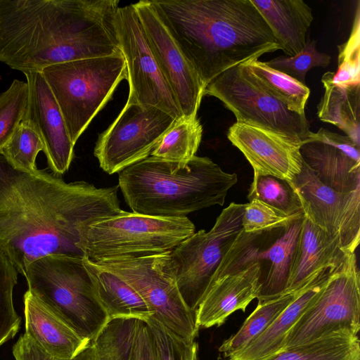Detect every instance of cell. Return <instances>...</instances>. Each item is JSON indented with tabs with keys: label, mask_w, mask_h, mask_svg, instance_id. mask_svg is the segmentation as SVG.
<instances>
[{
	"label": "cell",
	"mask_w": 360,
	"mask_h": 360,
	"mask_svg": "<svg viewBox=\"0 0 360 360\" xmlns=\"http://www.w3.org/2000/svg\"><path fill=\"white\" fill-rule=\"evenodd\" d=\"M118 188L18 169L0 153V249L23 276L45 256L83 257L77 248L82 225L122 212Z\"/></svg>",
	"instance_id": "6da1fadb"
},
{
	"label": "cell",
	"mask_w": 360,
	"mask_h": 360,
	"mask_svg": "<svg viewBox=\"0 0 360 360\" xmlns=\"http://www.w3.org/2000/svg\"><path fill=\"white\" fill-rule=\"evenodd\" d=\"M117 0H0V62L25 72L122 54Z\"/></svg>",
	"instance_id": "7a4b0ae2"
},
{
	"label": "cell",
	"mask_w": 360,
	"mask_h": 360,
	"mask_svg": "<svg viewBox=\"0 0 360 360\" xmlns=\"http://www.w3.org/2000/svg\"><path fill=\"white\" fill-rule=\"evenodd\" d=\"M151 3L205 88L223 72L280 49L251 0Z\"/></svg>",
	"instance_id": "3957f363"
},
{
	"label": "cell",
	"mask_w": 360,
	"mask_h": 360,
	"mask_svg": "<svg viewBox=\"0 0 360 360\" xmlns=\"http://www.w3.org/2000/svg\"><path fill=\"white\" fill-rule=\"evenodd\" d=\"M238 181L207 157L185 162L149 156L119 172L118 186L133 212L161 217H183L224 204Z\"/></svg>",
	"instance_id": "277c9868"
},
{
	"label": "cell",
	"mask_w": 360,
	"mask_h": 360,
	"mask_svg": "<svg viewBox=\"0 0 360 360\" xmlns=\"http://www.w3.org/2000/svg\"><path fill=\"white\" fill-rule=\"evenodd\" d=\"M195 230L187 217H161L124 210L83 224L77 248L93 262L141 257L172 250Z\"/></svg>",
	"instance_id": "5b68a950"
},
{
	"label": "cell",
	"mask_w": 360,
	"mask_h": 360,
	"mask_svg": "<svg viewBox=\"0 0 360 360\" xmlns=\"http://www.w3.org/2000/svg\"><path fill=\"white\" fill-rule=\"evenodd\" d=\"M24 277L30 292L90 342L110 321L82 257L57 255L41 257L27 266Z\"/></svg>",
	"instance_id": "8992f818"
},
{
	"label": "cell",
	"mask_w": 360,
	"mask_h": 360,
	"mask_svg": "<svg viewBox=\"0 0 360 360\" xmlns=\"http://www.w3.org/2000/svg\"><path fill=\"white\" fill-rule=\"evenodd\" d=\"M60 109L74 145L127 79L122 54L61 63L41 71Z\"/></svg>",
	"instance_id": "52a82bcc"
},
{
	"label": "cell",
	"mask_w": 360,
	"mask_h": 360,
	"mask_svg": "<svg viewBox=\"0 0 360 360\" xmlns=\"http://www.w3.org/2000/svg\"><path fill=\"white\" fill-rule=\"evenodd\" d=\"M122 278L143 298L153 318L188 343L195 341L199 327L195 311L179 290L171 251L136 258L94 262Z\"/></svg>",
	"instance_id": "ba28073f"
},
{
	"label": "cell",
	"mask_w": 360,
	"mask_h": 360,
	"mask_svg": "<svg viewBox=\"0 0 360 360\" xmlns=\"http://www.w3.org/2000/svg\"><path fill=\"white\" fill-rule=\"evenodd\" d=\"M360 329V274L349 252L287 334L283 349L337 333L357 335Z\"/></svg>",
	"instance_id": "9c48e42d"
},
{
	"label": "cell",
	"mask_w": 360,
	"mask_h": 360,
	"mask_svg": "<svg viewBox=\"0 0 360 360\" xmlns=\"http://www.w3.org/2000/svg\"><path fill=\"white\" fill-rule=\"evenodd\" d=\"M204 96L217 98L231 111L236 122L305 140L311 134L305 114L289 110L272 96L243 63L216 77Z\"/></svg>",
	"instance_id": "30bf717a"
},
{
	"label": "cell",
	"mask_w": 360,
	"mask_h": 360,
	"mask_svg": "<svg viewBox=\"0 0 360 360\" xmlns=\"http://www.w3.org/2000/svg\"><path fill=\"white\" fill-rule=\"evenodd\" d=\"M245 205L231 203L209 231L195 232L171 250L177 286L191 309L196 310L223 257L241 231Z\"/></svg>",
	"instance_id": "8fae6325"
},
{
	"label": "cell",
	"mask_w": 360,
	"mask_h": 360,
	"mask_svg": "<svg viewBox=\"0 0 360 360\" xmlns=\"http://www.w3.org/2000/svg\"><path fill=\"white\" fill-rule=\"evenodd\" d=\"M176 120L160 108L126 103L96 143L100 167L112 174L149 157Z\"/></svg>",
	"instance_id": "7c38bea8"
},
{
	"label": "cell",
	"mask_w": 360,
	"mask_h": 360,
	"mask_svg": "<svg viewBox=\"0 0 360 360\" xmlns=\"http://www.w3.org/2000/svg\"><path fill=\"white\" fill-rule=\"evenodd\" d=\"M115 26L127 65L129 86L127 103L155 107L176 120L183 117L153 55L133 4L118 8Z\"/></svg>",
	"instance_id": "4fadbf2b"
},
{
	"label": "cell",
	"mask_w": 360,
	"mask_h": 360,
	"mask_svg": "<svg viewBox=\"0 0 360 360\" xmlns=\"http://www.w3.org/2000/svg\"><path fill=\"white\" fill-rule=\"evenodd\" d=\"M292 183L304 216L338 236L345 252H355L360 241V188L350 192L335 191L321 182L304 161Z\"/></svg>",
	"instance_id": "5bb4252c"
},
{
	"label": "cell",
	"mask_w": 360,
	"mask_h": 360,
	"mask_svg": "<svg viewBox=\"0 0 360 360\" xmlns=\"http://www.w3.org/2000/svg\"><path fill=\"white\" fill-rule=\"evenodd\" d=\"M149 46L184 118L197 117L205 86L156 13L151 1L133 4Z\"/></svg>",
	"instance_id": "9a60e30c"
},
{
	"label": "cell",
	"mask_w": 360,
	"mask_h": 360,
	"mask_svg": "<svg viewBox=\"0 0 360 360\" xmlns=\"http://www.w3.org/2000/svg\"><path fill=\"white\" fill-rule=\"evenodd\" d=\"M303 217L283 229L276 240L264 248L259 245L263 232L245 233L241 229L223 257L219 271L226 274L251 262H268L269 269L262 278L258 302L270 300L287 291L291 259L301 229Z\"/></svg>",
	"instance_id": "2e32d148"
},
{
	"label": "cell",
	"mask_w": 360,
	"mask_h": 360,
	"mask_svg": "<svg viewBox=\"0 0 360 360\" xmlns=\"http://www.w3.org/2000/svg\"><path fill=\"white\" fill-rule=\"evenodd\" d=\"M28 98L22 120L37 133L49 169L61 176L69 169L74 146L60 109L41 72H25Z\"/></svg>",
	"instance_id": "e0dca14e"
},
{
	"label": "cell",
	"mask_w": 360,
	"mask_h": 360,
	"mask_svg": "<svg viewBox=\"0 0 360 360\" xmlns=\"http://www.w3.org/2000/svg\"><path fill=\"white\" fill-rule=\"evenodd\" d=\"M227 137L252 166L254 174L292 181L302 167V141L260 127L236 122Z\"/></svg>",
	"instance_id": "ac0fdd59"
},
{
	"label": "cell",
	"mask_w": 360,
	"mask_h": 360,
	"mask_svg": "<svg viewBox=\"0 0 360 360\" xmlns=\"http://www.w3.org/2000/svg\"><path fill=\"white\" fill-rule=\"evenodd\" d=\"M302 160L318 179L339 192L360 188V152L349 137L321 128L303 141Z\"/></svg>",
	"instance_id": "d6986e66"
},
{
	"label": "cell",
	"mask_w": 360,
	"mask_h": 360,
	"mask_svg": "<svg viewBox=\"0 0 360 360\" xmlns=\"http://www.w3.org/2000/svg\"><path fill=\"white\" fill-rule=\"evenodd\" d=\"M262 278V264L257 261L213 280L195 310L198 326H220L234 311H245L259 297Z\"/></svg>",
	"instance_id": "ffe728a7"
},
{
	"label": "cell",
	"mask_w": 360,
	"mask_h": 360,
	"mask_svg": "<svg viewBox=\"0 0 360 360\" xmlns=\"http://www.w3.org/2000/svg\"><path fill=\"white\" fill-rule=\"evenodd\" d=\"M347 253L338 236L328 234L304 216L291 259L287 290L302 287L326 270L335 269Z\"/></svg>",
	"instance_id": "44dd1931"
},
{
	"label": "cell",
	"mask_w": 360,
	"mask_h": 360,
	"mask_svg": "<svg viewBox=\"0 0 360 360\" xmlns=\"http://www.w3.org/2000/svg\"><path fill=\"white\" fill-rule=\"evenodd\" d=\"M23 300L24 334L51 356L70 359L91 342L28 290Z\"/></svg>",
	"instance_id": "7402d4cb"
},
{
	"label": "cell",
	"mask_w": 360,
	"mask_h": 360,
	"mask_svg": "<svg viewBox=\"0 0 360 360\" xmlns=\"http://www.w3.org/2000/svg\"><path fill=\"white\" fill-rule=\"evenodd\" d=\"M136 320H110L84 349L67 360H129ZM12 353L15 360H62L46 354L25 334L13 345Z\"/></svg>",
	"instance_id": "603a6c76"
},
{
	"label": "cell",
	"mask_w": 360,
	"mask_h": 360,
	"mask_svg": "<svg viewBox=\"0 0 360 360\" xmlns=\"http://www.w3.org/2000/svg\"><path fill=\"white\" fill-rule=\"evenodd\" d=\"M281 49L295 56L304 47L314 20L311 8L302 0H251Z\"/></svg>",
	"instance_id": "cb8c5ba5"
},
{
	"label": "cell",
	"mask_w": 360,
	"mask_h": 360,
	"mask_svg": "<svg viewBox=\"0 0 360 360\" xmlns=\"http://www.w3.org/2000/svg\"><path fill=\"white\" fill-rule=\"evenodd\" d=\"M332 270L304 289L262 333L231 354L227 360H265L282 350L287 334L321 290Z\"/></svg>",
	"instance_id": "d4e9b609"
},
{
	"label": "cell",
	"mask_w": 360,
	"mask_h": 360,
	"mask_svg": "<svg viewBox=\"0 0 360 360\" xmlns=\"http://www.w3.org/2000/svg\"><path fill=\"white\" fill-rule=\"evenodd\" d=\"M82 259L110 320L134 319L145 321L152 316L143 298L122 278L86 257Z\"/></svg>",
	"instance_id": "484cf974"
},
{
	"label": "cell",
	"mask_w": 360,
	"mask_h": 360,
	"mask_svg": "<svg viewBox=\"0 0 360 360\" xmlns=\"http://www.w3.org/2000/svg\"><path fill=\"white\" fill-rule=\"evenodd\" d=\"M333 74L328 71L322 76L325 91L317 105V115L321 121L338 127L359 146L360 84H336Z\"/></svg>",
	"instance_id": "4316f807"
},
{
	"label": "cell",
	"mask_w": 360,
	"mask_h": 360,
	"mask_svg": "<svg viewBox=\"0 0 360 360\" xmlns=\"http://www.w3.org/2000/svg\"><path fill=\"white\" fill-rule=\"evenodd\" d=\"M286 292L274 298L258 302L255 309L244 321L240 329L232 336L224 340L219 351L225 358L248 345L255 337L262 333L307 287L318 280Z\"/></svg>",
	"instance_id": "83f0119b"
},
{
	"label": "cell",
	"mask_w": 360,
	"mask_h": 360,
	"mask_svg": "<svg viewBox=\"0 0 360 360\" xmlns=\"http://www.w3.org/2000/svg\"><path fill=\"white\" fill-rule=\"evenodd\" d=\"M265 360H360L357 335L337 333L283 349Z\"/></svg>",
	"instance_id": "f1b7e54d"
},
{
	"label": "cell",
	"mask_w": 360,
	"mask_h": 360,
	"mask_svg": "<svg viewBox=\"0 0 360 360\" xmlns=\"http://www.w3.org/2000/svg\"><path fill=\"white\" fill-rule=\"evenodd\" d=\"M263 86L289 110L302 115L310 95L309 89L294 78L269 67L258 59L243 63Z\"/></svg>",
	"instance_id": "f546056e"
},
{
	"label": "cell",
	"mask_w": 360,
	"mask_h": 360,
	"mask_svg": "<svg viewBox=\"0 0 360 360\" xmlns=\"http://www.w3.org/2000/svg\"><path fill=\"white\" fill-rule=\"evenodd\" d=\"M202 135L197 117H181L164 134L150 156L172 162H185L195 155Z\"/></svg>",
	"instance_id": "4dcf8cb0"
},
{
	"label": "cell",
	"mask_w": 360,
	"mask_h": 360,
	"mask_svg": "<svg viewBox=\"0 0 360 360\" xmlns=\"http://www.w3.org/2000/svg\"><path fill=\"white\" fill-rule=\"evenodd\" d=\"M248 199L249 201L259 200L288 216L304 215L292 181L270 175L254 174Z\"/></svg>",
	"instance_id": "1f68e13d"
},
{
	"label": "cell",
	"mask_w": 360,
	"mask_h": 360,
	"mask_svg": "<svg viewBox=\"0 0 360 360\" xmlns=\"http://www.w3.org/2000/svg\"><path fill=\"white\" fill-rule=\"evenodd\" d=\"M18 275L9 258L0 249V347L13 339L20 328L21 318L15 309L13 299Z\"/></svg>",
	"instance_id": "d6a6232c"
},
{
	"label": "cell",
	"mask_w": 360,
	"mask_h": 360,
	"mask_svg": "<svg viewBox=\"0 0 360 360\" xmlns=\"http://www.w3.org/2000/svg\"><path fill=\"white\" fill-rule=\"evenodd\" d=\"M40 151H44L41 139L33 128L22 120L0 153L14 167L34 171L37 169L36 158Z\"/></svg>",
	"instance_id": "836d02e7"
},
{
	"label": "cell",
	"mask_w": 360,
	"mask_h": 360,
	"mask_svg": "<svg viewBox=\"0 0 360 360\" xmlns=\"http://www.w3.org/2000/svg\"><path fill=\"white\" fill-rule=\"evenodd\" d=\"M148 327L155 360H197L198 344L188 343L150 316Z\"/></svg>",
	"instance_id": "e575fe53"
},
{
	"label": "cell",
	"mask_w": 360,
	"mask_h": 360,
	"mask_svg": "<svg viewBox=\"0 0 360 360\" xmlns=\"http://www.w3.org/2000/svg\"><path fill=\"white\" fill-rule=\"evenodd\" d=\"M27 98V84L18 79L0 94V152L22 121Z\"/></svg>",
	"instance_id": "d590c367"
},
{
	"label": "cell",
	"mask_w": 360,
	"mask_h": 360,
	"mask_svg": "<svg viewBox=\"0 0 360 360\" xmlns=\"http://www.w3.org/2000/svg\"><path fill=\"white\" fill-rule=\"evenodd\" d=\"M315 40H307L303 49L295 56H280L265 63L306 85L307 72L316 67L325 68L330 62V56L318 51Z\"/></svg>",
	"instance_id": "8d00e7d4"
},
{
	"label": "cell",
	"mask_w": 360,
	"mask_h": 360,
	"mask_svg": "<svg viewBox=\"0 0 360 360\" xmlns=\"http://www.w3.org/2000/svg\"><path fill=\"white\" fill-rule=\"evenodd\" d=\"M359 12V1H358L350 36L346 42L338 46V66L336 73L333 74V82L338 85L360 84Z\"/></svg>",
	"instance_id": "74e56055"
},
{
	"label": "cell",
	"mask_w": 360,
	"mask_h": 360,
	"mask_svg": "<svg viewBox=\"0 0 360 360\" xmlns=\"http://www.w3.org/2000/svg\"><path fill=\"white\" fill-rule=\"evenodd\" d=\"M303 217L288 216L259 200L253 199L246 203L242 217V229L245 233L270 231L285 228Z\"/></svg>",
	"instance_id": "f35d334b"
},
{
	"label": "cell",
	"mask_w": 360,
	"mask_h": 360,
	"mask_svg": "<svg viewBox=\"0 0 360 360\" xmlns=\"http://www.w3.org/2000/svg\"><path fill=\"white\" fill-rule=\"evenodd\" d=\"M129 360H155L148 327L141 320H136Z\"/></svg>",
	"instance_id": "ab89813d"
}]
</instances>
